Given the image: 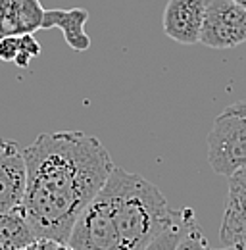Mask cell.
<instances>
[{"mask_svg":"<svg viewBox=\"0 0 246 250\" xmlns=\"http://www.w3.org/2000/svg\"><path fill=\"white\" fill-rule=\"evenodd\" d=\"M23 156L27 185L21 212L39 239L67 243L77 218L114 171V160L85 131L41 133Z\"/></svg>","mask_w":246,"mask_h":250,"instance_id":"6da1fadb","label":"cell"},{"mask_svg":"<svg viewBox=\"0 0 246 250\" xmlns=\"http://www.w3.org/2000/svg\"><path fill=\"white\" fill-rule=\"evenodd\" d=\"M219 239L225 247L246 249V167L229 177V194L219 227Z\"/></svg>","mask_w":246,"mask_h":250,"instance_id":"52a82bcc","label":"cell"},{"mask_svg":"<svg viewBox=\"0 0 246 250\" xmlns=\"http://www.w3.org/2000/svg\"><path fill=\"white\" fill-rule=\"evenodd\" d=\"M44 12L41 0H0V39L42 29Z\"/></svg>","mask_w":246,"mask_h":250,"instance_id":"ba28073f","label":"cell"},{"mask_svg":"<svg viewBox=\"0 0 246 250\" xmlns=\"http://www.w3.org/2000/svg\"><path fill=\"white\" fill-rule=\"evenodd\" d=\"M27 185L23 148L16 141L0 139V214L21 210Z\"/></svg>","mask_w":246,"mask_h":250,"instance_id":"5b68a950","label":"cell"},{"mask_svg":"<svg viewBox=\"0 0 246 250\" xmlns=\"http://www.w3.org/2000/svg\"><path fill=\"white\" fill-rule=\"evenodd\" d=\"M175 250H212L190 208H184V229L175 245Z\"/></svg>","mask_w":246,"mask_h":250,"instance_id":"8fae6325","label":"cell"},{"mask_svg":"<svg viewBox=\"0 0 246 250\" xmlns=\"http://www.w3.org/2000/svg\"><path fill=\"white\" fill-rule=\"evenodd\" d=\"M54 250H75L71 245H67V243H58L56 247H54Z\"/></svg>","mask_w":246,"mask_h":250,"instance_id":"9a60e30c","label":"cell"},{"mask_svg":"<svg viewBox=\"0 0 246 250\" xmlns=\"http://www.w3.org/2000/svg\"><path fill=\"white\" fill-rule=\"evenodd\" d=\"M200 42L217 50L246 42V8L233 0H206Z\"/></svg>","mask_w":246,"mask_h":250,"instance_id":"277c9868","label":"cell"},{"mask_svg":"<svg viewBox=\"0 0 246 250\" xmlns=\"http://www.w3.org/2000/svg\"><path fill=\"white\" fill-rule=\"evenodd\" d=\"M214 250V249H212ZM215 250H246V249H241V247H233V245H231V247H223V249H215Z\"/></svg>","mask_w":246,"mask_h":250,"instance_id":"2e32d148","label":"cell"},{"mask_svg":"<svg viewBox=\"0 0 246 250\" xmlns=\"http://www.w3.org/2000/svg\"><path fill=\"white\" fill-rule=\"evenodd\" d=\"M39 237L21 210L0 214V250H20Z\"/></svg>","mask_w":246,"mask_h":250,"instance_id":"30bf717a","label":"cell"},{"mask_svg":"<svg viewBox=\"0 0 246 250\" xmlns=\"http://www.w3.org/2000/svg\"><path fill=\"white\" fill-rule=\"evenodd\" d=\"M20 52V39L18 37H4L0 39V60L14 62Z\"/></svg>","mask_w":246,"mask_h":250,"instance_id":"7c38bea8","label":"cell"},{"mask_svg":"<svg viewBox=\"0 0 246 250\" xmlns=\"http://www.w3.org/2000/svg\"><path fill=\"white\" fill-rule=\"evenodd\" d=\"M206 0H169L162 16L164 33L179 44L200 42Z\"/></svg>","mask_w":246,"mask_h":250,"instance_id":"8992f818","label":"cell"},{"mask_svg":"<svg viewBox=\"0 0 246 250\" xmlns=\"http://www.w3.org/2000/svg\"><path fill=\"white\" fill-rule=\"evenodd\" d=\"M208 162L225 177L246 167V100L229 104L214 120L208 133Z\"/></svg>","mask_w":246,"mask_h":250,"instance_id":"3957f363","label":"cell"},{"mask_svg":"<svg viewBox=\"0 0 246 250\" xmlns=\"http://www.w3.org/2000/svg\"><path fill=\"white\" fill-rule=\"evenodd\" d=\"M233 2H237V4H241L243 8H246V0H233Z\"/></svg>","mask_w":246,"mask_h":250,"instance_id":"e0dca14e","label":"cell"},{"mask_svg":"<svg viewBox=\"0 0 246 250\" xmlns=\"http://www.w3.org/2000/svg\"><path fill=\"white\" fill-rule=\"evenodd\" d=\"M58 243H54V241H50V239H37V241H33L31 245L27 247H23V249L20 250H54Z\"/></svg>","mask_w":246,"mask_h":250,"instance_id":"5bb4252c","label":"cell"},{"mask_svg":"<svg viewBox=\"0 0 246 250\" xmlns=\"http://www.w3.org/2000/svg\"><path fill=\"white\" fill-rule=\"evenodd\" d=\"M181 216L183 210H173L154 183L116 166L77 218L67 245L75 250H144Z\"/></svg>","mask_w":246,"mask_h":250,"instance_id":"7a4b0ae2","label":"cell"},{"mask_svg":"<svg viewBox=\"0 0 246 250\" xmlns=\"http://www.w3.org/2000/svg\"><path fill=\"white\" fill-rule=\"evenodd\" d=\"M20 52H27L31 58H37L41 54V42L33 35H20Z\"/></svg>","mask_w":246,"mask_h":250,"instance_id":"4fadbf2b","label":"cell"},{"mask_svg":"<svg viewBox=\"0 0 246 250\" xmlns=\"http://www.w3.org/2000/svg\"><path fill=\"white\" fill-rule=\"evenodd\" d=\"M87 20H89V12L85 8L46 10L42 20V29H60L69 48L77 52H85L91 48V37L85 31Z\"/></svg>","mask_w":246,"mask_h":250,"instance_id":"9c48e42d","label":"cell"}]
</instances>
